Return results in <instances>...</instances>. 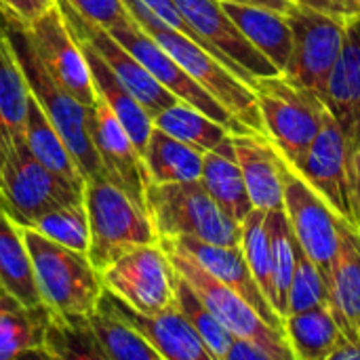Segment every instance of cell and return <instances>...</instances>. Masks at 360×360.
Listing matches in <instances>:
<instances>
[{
  "instance_id": "19",
  "label": "cell",
  "mask_w": 360,
  "mask_h": 360,
  "mask_svg": "<svg viewBox=\"0 0 360 360\" xmlns=\"http://www.w3.org/2000/svg\"><path fill=\"white\" fill-rule=\"evenodd\" d=\"M97 308H103L131 325L139 335L146 338V342L162 360H213L211 352L192 329L188 319L177 310V306L158 314H146L122 302L112 291L103 289Z\"/></svg>"
},
{
  "instance_id": "12",
  "label": "cell",
  "mask_w": 360,
  "mask_h": 360,
  "mask_svg": "<svg viewBox=\"0 0 360 360\" xmlns=\"http://www.w3.org/2000/svg\"><path fill=\"white\" fill-rule=\"evenodd\" d=\"M103 289L146 314L175 306V268L160 243L141 245L101 272Z\"/></svg>"
},
{
  "instance_id": "32",
  "label": "cell",
  "mask_w": 360,
  "mask_h": 360,
  "mask_svg": "<svg viewBox=\"0 0 360 360\" xmlns=\"http://www.w3.org/2000/svg\"><path fill=\"white\" fill-rule=\"evenodd\" d=\"M44 359L105 360L89 316H63L49 310V323L42 344Z\"/></svg>"
},
{
  "instance_id": "18",
  "label": "cell",
  "mask_w": 360,
  "mask_h": 360,
  "mask_svg": "<svg viewBox=\"0 0 360 360\" xmlns=\"http://www.w3.org/2000/svg\"><path fill=\"white\" fill-rule=\"evenodd\" d=\"M308 184L329 202V207L348 224L356 226L354 207H352V190L348 175V156H346V139L340 122L331 112L325 114L323 127L306 154L304 162L295 167Z\"/></svg>"
},
{
  "instance_id": "1",
  "label": "cell",
  "mask_w": 360,
  "mask_h": 360,
  "mask_svg": "<svg viewBox=\"0 0 360 360\" xmlns=\"http://www.w3.org/2000/svg\"><path fill=\"white\" fill-rule=\"evenodd\" d=\"M131 17L217 101H221L243 124L266 135L264 118L257 105L255 91L230 72L217 57L192 38L167 27L141 0H122Z\"/></svg>"
},
{
  "instance_id": "24",
  "label": "cell",
  "mask_w": 360,
  "mask_h": 360,
  "mask_svg": "<svg viewBox=\"0 0 360 360\" xmlns=\"http://www.w3.org/2000/svg\"><path fill=\"white\" fill-rule=\"evenodd\" d=\"M0 287L25 308L44 306L23 226L0 205Z\"/></svg>"
},
{
  "instance_id": "34",
  "label": "cell",
  "mask_w": 360,
  "mask_h": 360,
  "mask_svg": "<svg viewBox=\"0 0 360 360\" xmlns=\"http://www.w3.org/2000/svg\"><path fill=\"white\" fill-rule=\"evenodd\" d=\"M89 323L105 360H162L143 335L112 312L97 308Z\"/></svg>"
},
{
  "instance_id": "11",
  "label": "cell",
  "mask_w": 360,
  "mask_h": 360,
  "mask_svg": "<svg viewBox=\"0 0 360 360\" xmlns=\"http://www.w3.org/2000/svg\"><path fill=\"white\" fill-rule=\"evenodd\" d=\"M285 211L295 240L319 266L325 281L340 251V215L308 184V179L281 154Z\"/></svg>"
},
{
  "instance_id": "29",
  "label": "cell",
  "mask_w": 360,
  "mask_h": 360,
  "mask_svg": "<svg viewBox=\"0 0 360 360\" xmlns=\"http://www.w3.org/2000/svg\"><path fill=\"white\" fill-rule=\"evenodd\" d=\"M205 152L154 127L143 152L146 171L152 184L200 179Z\"/></svg>"
},
{
  "instance_id": "26",
  "label": "cell",
  "mask_w": 360,
  "mask_h": 360,
  "mask_svg": "<svg viewBox=\"0 0 360 360\" xmlns=\"http://www.w3.org/2000/svg\"><path fill=\"white\" fill-rule=\"evenodd\" d=\"M224 8L234 19L238 30L253 42V46H257L281 72H285L293 51V30L287 13L230 0H224Z\"/></svg>"
},
{
  "instance_id": "2",
  "label": "cell",
  "mask_w": 360,
  "mask_h": 360,
  "mask_svg": "<svg viewBox=\"0 0 360 360\" xmlns=\"http://www.w3.org/2000/svg\"><path fill=\"white\" fill-rule=\"evenodd\" d=\"M4 30L13 46V53L21 65V72L25 76L30 93L38 101L42 112L49 116V120L55 124V129L61 133L84 179L95 175H105L89 133V108L53 80V76L42 65L25 25L4 19Z\"/></svg>"
},
{
  "instance_id": "3",
  "label": "cell",
  "mask_w": 360,
  "mask_h": 360,
  "mask_svg": "<svg viewBox=\"0 0 360 360\" xmlns=\"http://www.w3.org/2000/svg\"><path fill=\"white\" fill-rule=\"evenodd\" d=\"M146 211L158 238L192 236L213 245H240V224L205 190L200 179L148 184Z\"/></svg>"
},
{
  "instance_id": "10",
  "label": "cell",
  "mask_w": 360,
  "mask_h": 360,
  "mask_svg": "<svg viewBox=\"0 0 360 360\" xmlns=\"http://www.w3.org/2000/svg\"><path fill=\"white\" fill-rule=\"evenodd\" d=\"M181 15L202 40L205 49L251 89L257 78L283 74L226 13L224 0H175Z\"/></svg>"
},
{
  "instance_id": "36",
  "label": "cell",
  "mask_w": 360,
  "mask_h": 360,
  "mask_svg": "<svg viewBox=\"0 0 360 360\" xmlns=\"http://www.w3.org/2000/svg\"><path fill=\"white\" fill-rule=\"evenodd\" d=\"M266 228L272 249V266H274V287H276V312L285 319L287 314V297L295 270V234L291 230V221L287 217L285 207L272 209L266 213Z\"/></svg>"
},
{
  "instance_id": "35",
  "label": "cell",
  "mask_w": 360,
  "mask_h": 360,
  "mask_svg": "<svg viewBox=\"0 0 360 360\" xmlns=\"http://www.w3.org/2000/svg\"><path fill=\"white\" fill-rule=\"evenodd\" d=\"M175 306L188 319L192 329L198 333L213 360H226V354L234 342V335L211 314L198 293L179 274L175 276Z\"/></svg>"
},
{
  "instance_id": "46",
  "label": "cell",
  "mask_w": 360,
  "mask_h": 360,
  "mask_svg": "<svg viewBox=\"0 0 360 360\" xmlns=\"http://www.w3.org/2000/svg\"><path fill=\"white\" fill-rule=\"evenodd\" d=\"M329 360H360V346L359 344H352L348 342L344 335L338 344V348L331 352Z\"/></svg>"
},
{
  "instance_id": "25",
  "label": "cell",
  "mask_w": 360,
  "mask_h": 360,
  "mask_svg": "<svg viewBox=\"0 0 360 360\" xmlns=\"http://www.w3.org/2000/svg\"><path fill=\"white\" fill-rule=\"evenodd\" d=\"M200 181L205 190L215 198V202L238 224H243L245 217L253 211V202L236 158L232 135H228L217 148L205 152Z\"/></svg>"
},
{
  "instance_id": "7",
  "label": "cell",
  "mask_w": 360,
  "mask_h": 360,
  "mask_svg": "<svg viewBox=\"0 0 360 360\" xmlns=\"http://www.w3.org/2000/svg\"><path fill=\"white\" fill-rule=\"evenodd\" d=\"M84 200V190L61 179L34 158L27 143H15L0 158V205L21 224Z\"/></svg>"
},
{
  "instance_id": "28",
  "label": "cell",
  "mask_w": 360,
  "mask_h": 360,
  "mask_svg": "<svg viewBox=\"0 0 360 360\" xmlns=\"http://www.w3.org/2000/svg\"><path fill=\"white\" fill-rule=\"evenodd\" d=\"M25 143L34 158L42 162L49 171L59 175L61 179L70 181L76 188L84 190V175L70 152L68 143L63 141L61 133L55 129V124L49 120V116L42 112L34 95L30 93L27 103V118H25Z\"/></svg>"
},
{
  "instance_id": "49",
  "label": "cell",
  "mask_w": 360,
  "mask_h": 360,
  "mask_svg": "<svg viewBox=\"0 0 360 360\" xmlns=\"http://www.w3.org/2000/svg\"><path fill=\"white\" fill-rule=\"evenodd\" d=\"M359 2H360V0H359Z\"/></svg>"
},
{
  "instance_id": "27",
  "label": "cell",
  "mask_w": 360,
  "mask_h": 360,
  "mask_svg": "<svg viewBox=\"0 0 360 360\" xmlns=\"http://www.w3.org/2000/svg\"><path fill=\"white\" fill-rule=\"evenodd\" d=\"M27 103L30 89L8 42L4 21H0V158L15 143L25 141Z\"/></svg>"
},
{
  "instance_id": "6",
  "label": "cell",
  "mask_w": 360,
  "mask_h": 360,
  "mask_svg": "<svg viewBox=\"0 0 360 360\" xmlns=\"http://www.w3.org/2000/svg\"><path fill=\"white\" fill-rule=\"evenodd\" d=\"M253 91L266 135L293 167H300L310 152L329 108L316 93L293 82L285 74L257 78Z\"/></svg>"
},
{
  "instance_id": "31",
  "label": "cell",
  "mask_w": 360,
  "mask_h": 360,
  "mask_svg": "<svg viewBox=\"0 0 360 360\" xmlns=\"http://www.w3.org/2000/svg\"><path fill=\"white\" fill-rule=\"evenodd\" d=\"M49 323V308L13 306L0 310V360L21 356H44V329Z\"/></svg>"
},
{
  "instance_id": "33",
  "label": "cell",
  "mask_w": 360,
  "mask_h": 360,
  "mask_svg": "<svg viewBox=\"0 0 360 360\" xmlns=\"http://www.w3.org/2000/svg\"><path fill=\"white\" fill-rule=\"evenodd\" d=\"M152 122H154V127L162 129L165 133H169L202 152L217 148L228 135H234V133H230L228 127H224L221 122L213 120L205 112H200L184 101H177V103L165 108L162 112H158L152 118Z\"/></svg>"
},
{
  "instance_id": "45",
  "label": "cell",
  "mask_w": 360,
  "mask_h": 360,
  "mask_svg": "<svg viewBox=\"0 0 360 360\" xmlns=\"http://www.w3.org/2000/svg\"><path fill=\"white\" fill-rule=\"evenodd\" d=\"M348 175H350V190H352V207H354V219L360 230V146L354 154V158L348 165Z\"/></svg>"
},
{
  "instance_id": "38",
  "label": "cell",
  "mask_w": 360,
  "mask_h": 360,
  "mask_svg": "<svg viewBox=\"0 0 360 360\" xmlns=\"http://www.w3.org/2000/svg\"><path fill=\"white\" fill-rule=\"evenodd\" d=\"M27 228L40 232L42 236H46L68 249L89 253L91 226H89V213H86L84 200L49 211V213L40 215L38 219H34Z\"/></svg>"
},
{
  "instance_id": "40",
  "label": "cell",
  "mask_w": 360,
  "mask_h": 360,
  "mask_svg": "<svg viewBox=\"0 0 360 360\" xmlns=\"http://www.w3.org/2000/svg\"><path fill=\"white\" fill-rule=\"evenodd\" d=\"M72 8H76L84 19L110 30L127 19L131 13L127 11L122 0H65Z\"/></svg>"
},
{
  "instance_id": "5",
  "label": "cell",
  "mask_w": 360,
  "mask_h": 360,
  "mask_svg": "<svg viewBox=\"0 0 360 360\" xmlns=\"http://www.w3.org/2000/svg\"><path fill=\"white\" fill-rule=\"evenodd\" d=\"M84 207L91 226L89 259L101 272L124 253L158 243L148 211L105 175L84 181Z\"/></svg>"
},
{
  "instance_id": "13",
  "label": "cell",
  "mask_w": 360,
  "mask_h": 360,
  "mask_svg": "<svg viewBox=\"0 0 360 360\" xmlns=\"http://www.w3.org/2000/svg\"><path fill=\"white\" fill-rule=\"evenodd\" d=\"M127 51H131L146 68L148 72L167 89L171 91L179 101L205 112L213 120L221 122L224 127L230 129L234 135L251 133L247 124H243L221 101H217L205 86H200L133 17L110 27L108 30Z\"/></svg>"
},
{
  "instance_id": "39",
  "label": "cell",
  "mask_w": 360,
  "mask_h": 360,
  "mask_svg": "<svg viewBox=\"0 0 360 360\" xmlns=\"http://www.w3.org/2000/svg\"><path fill=\"white\" fill-rule=\"evenodd\" d=\"M329 293H327V281L319 266L308 257V253L302 249V245L295 240V270L289 287V297H287V314H297L304 310H310L319 304H327Z\"/></svg>"
},
{
  "instance_id": "9",
  "label": "cell",
  "mask_w": 360,
  "mask_h": 360,
  "mask_svg": "<svg viewBox=\"0 0 360 360\" xmlns=\"http://www.w3.org/2000/svg\"><path fill=\"white\" fill-rule=\"evenodd\" d=\"M287 19L293 30V51L283 74L323 99L327 80L344 46L348 17L293 2Z\"/></svg>"
},
{
  "instance_id": "44",
  "label": "cell",
  "mask_w": 360,
  "mask_h": 360,
  "mask_svg": "<svg viewBox=\"0 0 360 360\" xmlns=\"http://www.w3.org/2000/svg\"><path fill=\"white\" fill-rule=\"evenodd\" d=\"M226 360H272V356L259 344L245 338H234Z\"/></svg>"
},
{
  "instance_id": "17",
  "label": "cell",
  "mask_w": 360,
  "mask_h": 360,
  "mask_svg": "<svg viewBox=\"0 0 360 360\" xmlns=\"http://www.w3.org/2000/svg\"><path fill=\"white\" fill-rule=\"evenodd\" d=\"M158 243L167 249L186 253L207 272H211L217 281L234 289L240 297H245L255 312L276 331L285 333V319L274 310L270 300L259 289L257 281L251 274L243 247H228V245H213L192 236H175V238H158Z\"/></svg>"
},
{
  "instance_id": "37",
  "label": "cell",
  "mask_w": 360,
  "mask_h": 360,
  "mask_svg": "<svg viewBox=\"0 0 360 360\" xmlns=\"http://www.w3.org/2000/svg\"><path fill=\"white\" fill-rule=\"evenodd\" d=\"M266 213L262 209H253L245 221L240 224V247L251 268L253 278L257 281L264 295L276 310V287H274V266H272V249L266 228Z\"/></svg>"
},
{
  "instance_id": "41",
  "label": "cell",
  "mask_w": 360,
  "mask_h": 360,
  "mask_svg": "<svg viewBox=\"0 0 360 360\" xmlns=\"http://www.w3.org/2000/svg\"><path fill=\"white\" fill-rule=\"evenodd\" d=\"M55 4L57 0H0V13L8 21L30 25Z\"/></svg>"
},
{
  "instance_id": "14",
  "label": "cell",
  "mask_w": 360,
  "mask_h": 360,
  "mask_svg": "<svg viewBox=\"0 0 360 360\" xmlns=\"http://www.w3.org/2000/svg\"><path fill=\"white\" fill-rule=\"evenodd\" d=\"M25 27L42 65L53 76V80L80 103L91 108L97 101V93L93 86L89 61L80 42L65 23L59 4L49 8L42 17Z\"/></svg>"
},
{
  "instance_id": "47",
  "label": "cell",
  "mask_w": 360,
  "mask_h": 360,
  "mask_svg": "<svg viewBox=\"0 0 360 360\" xmlns=\"http://www.w3.org/2000/svg\"><path fill=\"white\" fill-rule=\"evenodd\" d=\"M230 2H243V4H255V6H268L281 13H287L293 6V0H230Z\"/></svg>"
},
{
  "instance_id": "30",
  "label": "cell",
  "mask_w": 360,
  "mask_h": 360,
  "mask_svg": "<svg viewBox=\"0 0 360 360\" xmlns=\"http://www.w3.org/2000/svg\"><path fill=\"white\" fill-rule=\"evenodd\" d=\"M342 335L329 304H319L285 319V338L295 360H329Z\"/></svg>"
},
{
  "instance_id": "43",
  "label": "cell",
  "mask_w": 360,
  "mask_h": 360,
  "mask_svg": "<svg viewBox=\"0 0 360 360\" xmlns=\"http://www.w3.org/2000/svg\"><path fill=\"white\" fill-rule=\"evenodd\" d=\"M295 4H304L329 15H340V17H350L360 13L359 0H293Z\"/></svg>"
},
{
  "instance_id": "23",
  "label": "cell",
  "mask_w": 360,
  "mask_h": 360,
  "mask_svg": "<svg viewBox=\"0 0 360 360\" xmlns=\"http://www.w3.org/2000/svg\"><path fill=\"white\" fill-rule=\"evenodd\" d=\"M74 34V32H72ZM76 40L82 46V53L89 61V70H91V78H93V86L97 97H101L108 108L116 114V118L122 122V127L127 129V133L131 135L135 148L139 150V154L143 156L146 146L150 141V133L154 129L152 116L146 112V108L135 99V95L120 82V78L114 74V70L103 61V57L82 38L76 36Z\"/></svg>"
},
{
  "instance_id": "48",
  "label": "cell",
  "mask_w": 360,
  "mask_h": 360,
  "mask_svg": "<svg viewBox=\"0 0 360 360\" xmlns=\"http://www.w3.org/2000/svg\"><path fill=\"white\" fill-rule=\"evenodd\" d=\"M13 306H21L17 300H13L2 287H0V310H4V308H13Z\"/></svg>"
},
{
  "instance_id": "4",
  "label": "cell",
  "mask_w": 360,
  "mask_h": 360,
  "mask_svg": "<svg viewBox=\"0 0 360 360\" xmlns=\"http://www.w3.org/2000/svg\"><path fill=\"white\" fill-rule=\"evenodd\" d=\"M42 304L63 316H91L103 293L99 270L82 251L68 249L23 226Z\"/></svg>"
},
{
  "instance_id": "20",
  "label": "cell",
  "mask_w": 360,
  "mask_h": 360,
  "mask_svg": "<svg viewBox=\"0 0 360 360\" xmlns=\"http://www.w3.org/2000/svg\"><path fill=\"white\" fill-rule=\"evenodd\" d=\"M323 101L342 127L350 165L360 146V13L348 17L344 46L327 80Z\"/></svg>"
},
{
  "instance_id": "16",
  "label": "cell",
  "mask_w": 360,
  "mask_h": 360,
  "mask_svg": "<svg viewBox=\"0 0 360 360\" xmlns=\"http://www.w3.org/2000/svg\"><path fill=\"white\" fill-rule=\"evenodd\" d=\"M89 133L103 165L105 177L118 184L135 202L146 209V188L150 177L143 156L101 97H97V101L89 108Z\"/></svg>"
},
{
  "instance_id": "15",
  "label": "cell",
  "mask_w": 360,
  "mask_h": 360,
  "mask_svg": "<svg viewBox=\"0 0 360 360\" xmlns=\"http://www.w3.org/2000/svg\"><path fill=\"white\" fill-rule=\"evenodd\" d=\"M61 15L65 19V23L70 25V30L74 32V36L86 40L101 57L103 61L114 70V74L120 78V82L135 95V99L146 108V112L154 118L158 112H162L165 108L177 103L179 99L167 91L150 72L148 68L131 53L127 51L105 27L84 19L76 8H72L65 0H57Z\"/></svg>"
},
{
  "instance_id": "42",
  "label": "cell",
  "mask_w": 360,
  "mask_h": 360,
  "mask_svg": "<svg viewBox=\"0 0 360 360\" xmlns=\"http://www.w3.org/2000/svg\"><path fill=\"white\" fill-rule=\"evenodd\" d=\"M167 27H171V30H175V32H179V34H184V36H188V38H192L194 42H198L200 46H205L202 44V40L198 38V34L192 30V25L188 23V19L181 15V11L177 8V4H175V0H141Z\"/></svg>"
},
{
  "instance_id": "22",
  "label": "cell",
  "mask_w": 360,
  "mask_h": 360,
  "mask_svg": "<svg viewBox=\"0 0 360 360\" xmlns=\"http://www.w3.org/2000/svg\"><path fill=\"white\" fill-rule=\"evenodd\" d=\"M238 165L253 202V209L272 211L285 207L283 177H281V152L268 135L243 133L232 135Z\"/></svg>"
},
{
  "instance_id": "21",
  "label": "cell",
  "mask_w": 360,
  "mask_h": 360,
  "mask_svg": "<svg viewBox=\"0 0 360 360\" xmlns=\"http://www.w3.org/2000/svg\"><path fill=\"white\" fill-rule=\"evenodd\" d=\"M329 308L344 338L360 346V230L340 217V251L327 278Z\"/></svg>"
},
{
  "instance_id": "8",
  "label": "cell",
  "mask_w": 360,
  "mask_h": 360,
  "mask_svg": "<svg viewBox=\"0 0 360 360\" xmlns=\"http://www.w3.org/2000/svg\"><path fill=\"white\" fill-rule=\"evenodd\" d=\"M162 249L167 251L175 272L188 281V285L198 293V297L205 302L211 314L234 338H245L259 344L272 356V360H295L285 333L270 327L245 297H240L234 289L217 281L211 272H207L186 253L167 247Z\"/></svg>"
}]
</instances>
